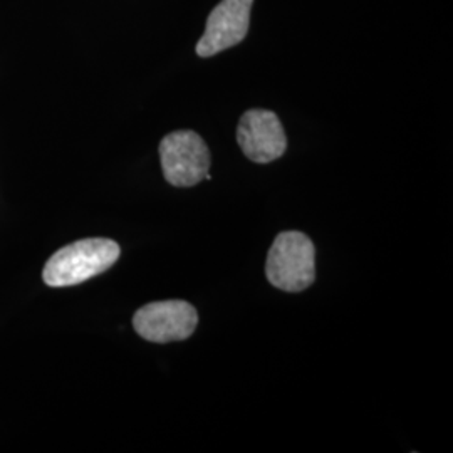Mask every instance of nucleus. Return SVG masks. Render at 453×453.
<instances>
[{
	"instance_id": "obj_1",
	"label": "nucleus",
	"mask_w": 453,
	"mask_h": 453,
	"mask_svg": "<svg viewBox=\"0 0 453 453\" xmlns=\"http://www.w3.org/2000/svg\"><path fill=\"white\" fill-rule=\"evenodd\" d=\"M121 249L110 239H84L59 249L44 265L49 288H67L106 273L119 259Z\"/></svg>"
},
{
	"instance_id": "obj_2",
	"label": "nucleus",
	"mask_w": 453,
	"mask_h": 453,
	"mask_svg": "<svg viewBox=\"0 0 453 453\" xmlns=\"http://www.w3.org/2000/svg\"><path fill=\"white\" fill-rule=\"evenodd\" d=\"M314 257L316 250L308 235L296 230L282 232L267 256V280L280 291H304L316 279Z\"/></svg>"
},
{
	"instance_id": "obj_3",
	"label": "nucleus",
	"mask_w": 453,
	"mask_h": 453,
	"mask_svg": "<svg viewBox=\"0 0 453 453\" xmlns=\"http://www.w3.org/2000/svg\"><path fill=\"white\" fill-rule=\"evenodd\" d=\"M165 180L173 187H194L211 170V151L195 131H175L160 143Z\"/></svg>"
},
{
	"instance_id": "obj_4",
	"label": "nucleus",
	"mask_w": 453,
	"mask_h": 453,
	"mask_svg": "<svg viewBox=\"0 0 453 453\" xmlns=\"http://www.w3.org/2000/svg\"><path fill=\"white\" fill-rule=\"evenodd\" d=\"M196 309L185 301L150 303L136 311L133 318L134 331L151 342H173L188 340L196 329Z\"/></svg>"
},
{
	"instance_id": "obj_5",
	"label": "nucleus",
	"mask_w": 453,
	"mask_h": 453,
	"mask_svg": "<svg viewBox=\"0 0 453 453\" xmlns=\"http://www.w3.org/2000/svg\"><path fill=\"white\" fill-rule=\"evenodd\" d=\"M254 0H222L207 19L205 33L196 44L200 58H211L241 44L249 33Z\"/></svg>"
},
{
	"instance_id": "obj_6",
	"label": "nucleus",
	"mask_w": 453,
	"mask_h": 453,
	"mask_svg": "<svg viewBox=\"0 0 453 453\" xmlns=\"http://www.w3.org/2000/svg\"><path fill=\"white\" fill-rule=\"evenodd\" d=\"M237 142L243 155L254 163L279 160L288 150V138L277 114L267 110H250L237 128Z\"/></svg>"
}]
</instances>
